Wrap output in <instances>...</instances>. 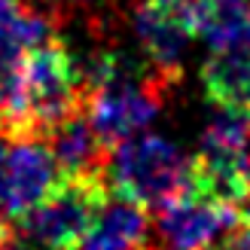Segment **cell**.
I'll use <instances>...</instances> for the list:
<instances>
[{"label": "cell", "mask_w": 250, "mask_h": 250, "mask_svg": "<svg viewBox=\"0 0 250 250\" xmlns=\"http://www.w3.org/2000/svg\"><path fill=\"white\" fill-rule=\"evenodd\" d=\"M107 183L144 208L162 210L195 195V159L168 137L141 131L113 149Z\"/></svg>", "instance_id": "1"}, {"label": "cell", "mask_w": 250, "mask_h": 250, "mask_svg": "<svg viewBox=\"0 0 250 250\" xmlns=\"http://www.w3.org/2000/svg\"><path fill=\"white\" fill-rule=\"evenodd\" d=\"M24 89H28V113H31V134L43 141L58 125H64L77 113H85V92L77 73V58L67 46L55 40L24 58Z\"/></svg>", "instance_id": "2"}, {"label": "cell", "mask_w": 250, "mask_h": 250, "mask_svg": "<svg viewBox=\"0 0 250 250\" xmlns=\"http://www.w3.org/2000/svg\"><path fill=\"white\" fill-rule=\"evenodd\" d=\"M107 192V177H64L52 195L19 217V232L49 250H77L83 247Z\"/></svg>", "instance_id": "3"}, {"label": "cell", "mask_w": 250, "mask_h": 250, "mask_svg": "<svg viewBox=\"0 0 250 250\" xmlns=\"http://www.w3.org/2000/svg\"><path fill=\"white\" fill-rule=\"evenodd\" d=\"M131 31L159 70L180 77L183 52L202 34V0H131Z\"/></svg>", "instance_id": "4"}, {"label": "cell", "mask_w": 250, "mask_h": 250, "mask_svg": "<svg viewBox=\"0 0 250 250\" xmlns=\"http://www.w3.org/2000/svg\"><path fill=\"white\" fill-rule=\"evenodd\" d=\"M241 220L238 210L186 195L162 210H153V250H210Z\"/></svg>", "instance_id": "5"}, {"label": "cell", "mask_w": 250, "mask_h": 250, "mask_svg": "<svg viewBox=\"0 0 250 250\" xmlns=\"http://www.w3.org/2000/svg\"><path fill=\"white\" fill-rule=\"evenodd\" d=\"M64 180V171L58 168L49 144L43 141H24L12 144L9 149V168H6V198L3 214L19 220L28 210H34L46 195L58 189Z\"/></svg>", "instance_id": "6"}, {"label": "cell", "mask_w": 250, "mask_h": 250, "mask_svg": "<svg viewBox=\"0 0 250 250\" xmlns=\"http://www.w3.org/2000/svg\"><path fill=\"white\" fill-rule=\"evenodd\" d=\"M83 250H153V217L149 208L113 189L104 198Z\"/></svg>", "instance_id": "7"}, {"label": "cell", "mask_w": 250, "mask_h": 250, "mask_svg": "<svg viewBox=\"0 0 250 250\" xmlns=\"http://www.w3.org/2000/svg\"><path fill=\"white\" fill-rule=\"evenodd\" d=\"M192 159H195V195L232 210H241L250 202V149L198 146Z\"/></svg>", "instance_id": "8"}, {"label": "cell", "mask_w": 250, "mask_h": 250, "mask_svg": "<svg viewBox=\"0 0 250 250\" xmlns=\"http://www.w3.org/2000/svg\"><path fill=\"white\" fill-rule=\"evenodd\" d=\"M46 144L64 177H107L113 149L98 137L85 113H77L64 125H58L46 137Z\"/></svg>", "instance_id": "9"}, {"label": "cell", "mask_w": 250, "mask_h": 250, "mask_svg": "<svg viewBox=\"0 0 250 250\" xmlns=\"http://www.w3.org/2000/svg\"><path fill=\"white\" fill-rule=\"evenodd\" d=\"M61 40L58 24L28 0H0V70L24 64L34 49Z\"/></svg>", "instance_id": "10"}, {"label": "cell", "mask_w": 250, "mask_h": 250, "mask_svg": "<svg viewBox=\"0 0 250 250\" xmlns=\"http://www.w3.org/2000/svg\"><path fill=\"white\" fill-rule=\"evenodd\" d=\"M202 89L217 110L250 119V49L210 52L202 64Z\"/></svg>", "instance_id": "11"}, {"label": "cell", "mask_w": 250, "mask_h": 250, "mask_svg": "<svg viewBox=\"0 0 250 250\" xmlns=\"http://www.w3.org/2000/svg\"><path fill=\"white\" fill-rule=\"evenodd\" d=\"M202 37L210 52L250 49V0H202Z\"/></svg>", "instance_id": "12"}, {"label": "cell", "mask_w": 250, "mask_h": 250, "mask_svg": "<svg viewBox=\"0 0 250 250\" xmlns=\"http://www.w3.org/2000/svg\"><path fill=\"white\" fill-rule=\"evenodd\" d=\"M214 250H250V223L238 220L235 226L220 238V244Z\"/></svg>", "instance_id": "13"}, {"label": "cell", "mask_w": 250, "mask_h": 250, "mask_svg": "<svg viewBox=\"0 0 250 250\" xmlns=\"http://www.w3.org/2000/svg\"><path fill=\"white\" fill-rule=\"evenodd\" d=\"M9 141L0 134V210H3V198H6V168H9Z\"/></svg>", "instance_id": "14"}, {"label": "cell", "mask_w": 250, "mask_h": 250, "mask_svg": "<svg viewBox=\"0 0 250 250\" xmlns=\"http://www.w3.org/2000/svg\"><path fill=\"white\" fill-rule=\"evenodd\" d=\"M6 250H49V247H46V244H40V241H34V238H28L24 232H16Z\"/></svg>", "instance_id": "15"}, {"label": "cell", "mask_w": 250, "mask_h": 250, "mask_svg": "<svg viewBox=\"0 0 250 250\" xmlns=\"http://www.w3.org/2000/svg\"><path fill=\"white\" fill-rule=\"evenodd\" d=\"M12 226H9V220H6V214L0 210V250H6L9 247V241H12Z\"/></svg>", "instance_id": "16"}, {"label": "cell", "mask_w": 250, "mask_h": 250, "mask_svg": "<svg viewBox=\"0 0 250 250\" xmlns=\"http://www.w3.org/2000/svg\"><path fill=\"white\" fill-rule=\"evenodd\" d=\"M241 220H247V223H250V202L244 205V214H241Z\"/></svg>", "instance_id": "17"}, {"label": "cell", "mask_w": 250, "mask_h": 250, "mask_svg": "<svg viewBox=\"0 0 250 250\" xmlns=\"http://www.w3.org/2000/svg\"><path fill=\"white\" fill-rule=\"evenodd\" d=\"M210 250H214V247H210Z\"/></svg>", "instance_id": "18"}]
</instances>
